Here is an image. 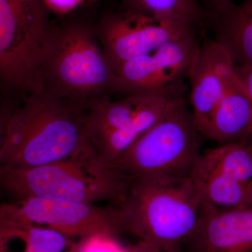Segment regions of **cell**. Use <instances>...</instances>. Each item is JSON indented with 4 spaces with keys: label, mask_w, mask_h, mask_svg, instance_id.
<instances>
[{
    "label": "cell",
    "mask_w": 252,
    "mask_h": 252,
    "mask_svg": "<svg viewBox=\"0 0 252 252\" xmlns=\"http://www.w3.org/2000/svg\"><path fill=\"white\" fill-rule=\"evenodd\" d=\"M100 6L86 0L50 21L34 93L87 107L114 94L115 74L96 35Z\"/></svg>",
    "instance_id": "1"
},
{
    "label": "cell",
    "mask_w": 252,
    "mask_h": 252,
    "mask_svg": "<svg viewBox=\"0 0 252 252\" xmlns=\"http://www.w3.org/2000/svg\"><path fill=\"white\" fill-rule=\"evenodd\" d=\"M87 106L41 92L13 109L0 152V166L23 168L95 154L86 130Z\"/></svg>",
    "instance_id": "2"
},
{
    "label": "cell",
    "mask_w": 252,
    "mask_h": 252,
    "mask_svg": "<svg viewBox=\"0 0 252 252\" xmlns=\"http://www.w3.org/2000/svg\"><path fill=\"white\" fill-rule=\"evenodd\" d=\"M116 205L124 233L165 251L185 243L203 209L189 176L133 177Z\"/></svg>",
    "instance_id": "3"
},
{
    "label": "cell",
    "mask_w": 252,
    "mask_h": 252,
    "mask_svg": "<svg viewBox=\"0 0 252 252\" xmlns=\"http://www.w3.org/2000/svg\"><path fill=\"white\" fill-rule=\"evenodd\" d=\"M133 177L104 165L95 154L35 167L0 166V189L16 199L49 197L78 203L117 204Z\"/></svg>",
    "instance_id": "4"
},
{
    "label": "cell",
    "mask_w": 252,
    "mask_h": 252,
    "mask_svg": "<svg viewBox=\"0 0 252 252\" xmlns=\"http://www.w3.org/2000/svg\"><path fill=\"white\" fill-rule=\"evenodd\" d=\"M198 134L182 99L109 166L133 177H187L202 154Z\"/></svg>",
    "instance_id": "5"
},
{
    "label": "cell",
    "mask_w": 252,
    "mask_h": 252,
    "mask_svg": "<svg viewBox=\"0 0 252 252\" xmlns=\"http://www.w3.org/2000/svg\"><path fill=\"white\" fill-rule=\"evenodd\" d=\"M51 11L43 0H0V85L26 94L36 77Z\"/></svg>",
    "instance_id": "6"
},
{
    "label": "cell",
    "mask_w": 252,
    "mask_h": 252,
    "mask_svg": "<svg viewBox=\"0 0 252 252\" xmlns=\"http://www.w3.org/2000/svg\"><path fill=\"white\" fill-rule=\"evenodd\" d=\"M160 94H127L118 99L104 96L89 104L86 130L102 163L116 160L173 107V99Z\"/></svg>",
    "instance_id": "7"
},
{
    "label": "cell",
    "mask_w": 252,
    "mask_h": 252,
    "mask_svg": "<svg viewBox=\"0 0 252 252\" xmlns=\"http://www.w3.org/2000/svg\"><path fill=\"white\" fill-rule=\"evenodd\" d=\"M96 35L115 72L122 64L166 43L201 34L184 23L130 7L124 3L102 5Z\"/></svg>",
    "instance_id": "8"
},
{
    "label": "cell",
    "mask_w": 252,
    "mask_h": 252,
    "mask_svg": "<svg viewBox=\"0 0 252 252\" xmlns=\"http://www.w3.org/2000/svg\"><path fill=\"white\" fill-rule=\"evenodd\" d=\"M0 219L46 227L76 240L124 234L117 205L99 207L49 197L16 199L0 203Z\"/></svg>",
    "instance_id": "9"
},
{
    "label": "cell",
    "mask_w": 252,
    "mask_h": 252,
    "mask_svg": "<svg viewBox=\"0 0 252 252\" xmlns=\"http://www.w3.org/2000/svg\"><path fill=\"white\" fill-rule=\"evenodd\" d=\"M203 36L170 41L124 63L114 72V94H164L185 89Z\"/></svg>",
    "instance_id": "10"
},
{
    "label": "cell",
    "mask_w": 252,
    "mask_h": 252,
    "mask_svg": "<svg viewBox=\"0 0 252 252\" xmlns=\"http://www.w3.org/2000/svg\"><path fill=\"white\" fill-rule=\"evenodd\" d=\"M234 71L226 51L204 34L188 77L192 115L200 135L205 134Z\"/></svg>",
    "instance_id": "11"
},
{
    "label": "cell",
    "mask_w": 252,
    "mask_h": 252,
    "mask_svg": "<svg viewBox=\"0 0 252 252\" xmlns=\"http://www.w3.org/2000/svg\"><path fill=\"white\" fill-rule=\"evenodd\" d=\"M188 252H252V207L221 211L203 205Z\"/></svg>",
    "instance_id": "12"
},
{
    "label": "cell",
    "mask_w": 252,
    "mask_h": 252,
    "mask_svg": "<svg viewBox=\"0 0 252 252\" xmlns=\"http://www.w3.org/2000/svg\"><path fill=\"white\" fill-rule=\"evenodd\" d=\"M203 136L220 144L252 142V103L235 71Z\"/></svg>",
    "instance_id": "13"
},
{
    "label": "cell",
    "mask_w": 252,
    "mask_h": 252,
    "mask_svg": "<svg viewBox=\"0 0 252 252\" xmlns=\"http://www.w3.org/2000/svg\"><path fill=\"white\" fill-rule=\"evenodd\" d=\"M206 9L214 40L226 51L235 66L252 65V18L234 2Z\"/></svg>",
    "instance_id": "14"
},
{
    "label": "cell",
    "mask_w": 252,
    "mask_h": 252,
    "mask_svg": "<svg viewBox=\"0 0 252 252\" xmlns=\"http://www.w3.org/2000/svg\"><path fill=\"white\" fill-rule=\"evenodd\" d=\"M189 176L205 206L221 211L252 207V186L225 177L198 160Z\"/></svg>",
    "instance_id": "15"
},
{
    "label": "cell",
    "mask_w": 252,
    "mask_h": 252,
    "mask_svg": "<svg viewBox=\"0 0 252 252\" xmlns=\"http://www.w3.org/2000/svg\"><path fill=\"white\" fill-rule=\"evenodd\" d=\"M198 161L225 177L252 186V142L220 144L202 154Z\"/></svg>",
    "instance_id": "16"
},
{
    "label": "cell",
    "mask_w": 252,
    "mask_h": 252,
    "mask_svg": "<svg viewBox=\"0 0 252 252\" xmlns=\"http://www.w3.org/2000/svg\"><path fill=\"white\" fill-rule=\"evenodd\" d=\"M130 7L184 23L200 34L206 32L207 11L199 0H122Z\"/></svg>",
    "instance_id": "17"
},
{
    "label": "cell",
    "mask_w": 252,
    "mask_h": 252,
    "mask_svg": "<svg viewBox=\"0 0 252 252\" xmlns=\"http://www.w3.org/2000/svg\"><path fill=\"white\" fill-rule=\"evenodd\" d=\"M127 248L110 235H94L79 240L77 252H126Z\"/></svg>",
    "instance_id": "18"
},
{
    "label": "cell",
    "mask_w": 252,
    "mask_h": 252,
    "mask_svg": "<svg viewBox=\"0 0 252 252\" xmlns=\"http://www.w3.org/2000/svg\"><path fill=\"white\" fill-rule=\"evenodd\" d=\"M51 13L63 16L75 9L86 0H43Z\"/></svg>",
    "instance_id": "19"
},
{
    "label": "cell",
    "mask_w": 252,
    "mask_h": 252,
    "mask_svg": "<svg viewBox=\"0 0 252 252\" xmlns=\"http://www.w3.org/2000/svg\"><path fill=\"white\" fill-rule=\"evenodd\" d=\"M235 71L243 82L252 103V65L244 67L235 66Z\"/></svg>",
    "instance_id": "20"
},
{
    "label": "cell",
    "mask_w": 252,
    "mask_h": 252,
    "mask_svg": "<svg viewBox=\"0 0 252 252\" xmlns=\"http://www.w3.org/2000/svg\"><path fill=\"white\" fill-rule=\"evenodd\" d=\"M13 109L8 107H0V152L4 142L5 131L6 124L9 120L10 115L12 112Z\"/></svg>",
    "instance_id": "21"
},
{
    "label": "cell",
    "mask_w": 252,
    "mask_h": 252,
    "mask_svg": "<svg viewBox=\"0 0 252 252\" xmlns=\"http://www.w3.org/2000/svg\"><path fill=\"white\" fill-rule=\"evenodd\" d=\"M168 251V250H167ZM162 249L152 245L145 243V242L140 241L138 240L135 245L127 248L126 252H167Z\"/></svg>",
    "instance_id": "22"
},
{
    "label": "cell",
    "mask_w": 252,
    "mask_h": 252,
    "mask_svg": "<svg viewBox=\"0 0 252 252\" xmlns=\"http://www.w3.org/2000/svg\"><path fill=\"white\" fill-rule=\"evenodd\" d=\"M206 3L207 8L216 7L221 5L233 2V0H204Z\"/></svg>",
    "instance_id": "23"
},
{
    "label": "cell",
    "mask_w": 252,
    "mask_h": 252,
    "mask_svg": "<svg viewBox=\"0 0 252 252\" xmlns=\"http://www.w3.org/2000/svg\"><path fill=\"white\" fill-rule=\"evenodd\" d=\"M240 5L244 11L252 18V0H243Z\"/></svg>",
    "instance_id": "24"
},
{
    "label": "cell",
    "mask_w": 252,
    "mask_h": 252,
    "mask_svg": "<svg viewBox=\"0 0 252 252\" xmlns=\"http://www.w3.org/2000/svg\"><path fill=\"white\" fill-rule=\"evenodd\" d=\"M167 252H180V250H179V247H175V248H173L169 250Z\"/></svg>",
    "instance_id": "25"
}]
</instances>
